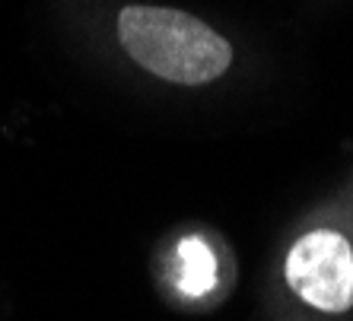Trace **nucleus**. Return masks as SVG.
I'll list each match as a JSON object with an SVG mask.
<instances>
[{"label":"nucleus","mask_w":353,"mask_h":321,"mask_svg":"<svg viewBox=\"0 0 353 321\" xmlns=\"http://www.w3.org/2000/svg\"><path fill=\"white\" fill-rule=\"evenodd\" d=\"M283 289L319 318L353 312V181L290 239L280 258Z\"/></svg>","instance_id":"obj_2"},{"label":"nucleus","mask_w":353,"mask_h":321,"mask_svg":"<svg viewBox=\"0 0 353 321\" xmlns=\"http://www.w3.org/2000/svg\"><path fill=\"white\" fill-rule=\"evenodd\" d=\"M169 277L179 296L204 299L220 287V258L204 236H181L172 248Z\"/></svg>","instance_id":"obj_3"},{"label":"nucleus","mask_w":353,"mask_h":321,"mask_svg":"<svg viewBox=\"0 0 353 321\" xmlns=\"http://www.w3.org/2000/svg\"><path fill=\"white\" fill-rule=\"evenodd\" d=\"M118 41L137 67L175 86H207L232 67L230 39L175 7H124L118 13Z\"/></svg>","instance_id":"obj_1"}]
</instances>
